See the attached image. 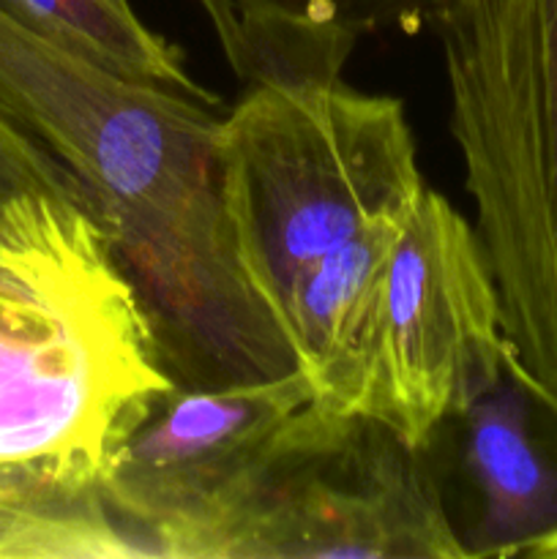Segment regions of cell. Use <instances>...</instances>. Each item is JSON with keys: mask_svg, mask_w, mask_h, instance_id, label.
Returning a JSON list of instances; mask_svg holds the SVG:
<instances>
[{"mask_svg": "<svg viewBox=\"0 0 557 559\" xmlns=\"http://www.w3.org/2000/svg\"><path fill=\"white\" fill-rule=\"evenodd\" d=\"M535 399V396H533ZM538 402V399H535ZM541 407L546 409V413L552 415V418L557 420V404L555 402H538ZM519 557H530V559H557V527L549 530L546 535H541L538 540H533V544L528 546V549L522 551Z\"/></svg>", "mask_w": 557, "mask_h": 559, "instance_id": "cell-14", "label": "cell"}, {"mask_svg": "<svg viewBox=\"0 0 557 559\" xmlns=\"http://www.w3.org/2000/svg\"><path fill=\"white\" fill-rule=\"evenodd\" d=\"M175 388L96 213L47 191L0 197V513L36 559H131L109 475Z\"/></svg>", "mask_w": 557, "mask_h": 559, "instance_id": "cell-2", "label": "cell"}, {"mask_svg": "<svg viewBox=\"0 0 557 559\" xmlns=\"http://www.w3.org/2000/svg\"><path fill=\"white\" fill-rule=\"evenodd\" d=\"M410 213L382 216L295 273L276 306V325L311 404L358 418L382 282Z\"/></svg>", "mask_w": 557, "mask_h": 559, "instance_id": "cell-8", "label": "cell"}, {"mask_svg": "<svg viewBox=\"0 0 557 559\" xmlns=\"http://www.w3.org/2000/svg\"><path fill=\"white\" fill-rule=\"evenodd\" d=\"M528 388L508 371L464 409V467L481 500L470 559L519 557L557 527V467L530 424Z\"/></svg>", "mask_w": 557, "mask_h": 559, "instance_id": "cell-10", "label": "cell"}, {"mask_svg": "<svg viewBox=\"0 0 557 559\" xmlns=\"http://www.w3.org/2000/svg\"><path fill=\"white\" fill-rule=\"evenodd\" d=\"M244 85L342 76L360 38L418 25L431 0H197Z\"/></svg>", "mask_w": 557, "mask_h": 559, "instance_id": "cell-9", "label": "cell"}, {"mask_svg": "<svg viewBox=\"0 0 557 559\" xmlns=\"http://www.w3.org/2000/svg\"><path fill=\"white\" fill-rule=\"evenodd\" d=\"M470 559L424 451L306 402L167 559Z\"/></svg>", "mask_w": 557, "mask_h": 559, "instance_id": "cell-5", "label": "cell"}, {"mask_svg": "<svg viewBox=\"0 0 557 559\" xmlns=\"http://www.w3.org/2000/svg\"><path fill=\"white\" fill-rule=\"evenodd\" d=\"M216 167L235 262L273 322L295 273L426 189L404 104L342 76L246 85Z\"/></svg>", "mask_w": 557, "mask_h": 559, "instance_id": "cell-4", "label": "cell"}, {"mask_svg": "<svg viewBox=\"0 0 557 559\" xmlns=\"http://www.w3.org/2000/svg\"><path fill=\"white\" fill-rule=\"evenodd\" d=\"M0 559H36L27 535L0 513Z\"/></svg>", "mask_w": 557, "mask_h": 559, "instance_id": "cell-13", "label": "cell"}, {"mask_svg": "<svg viewBox=\"0 0 557 559\" xmlns=\"http://www.w3.org/2000/svg\"><path fill=\"white\" fill-rule=\"evenodd\" d=\"M0 112L87 191L178 385L295 369L229 243L218 197V102L120 74L0 3Z\"/></svg>", "mask_w": 557, "mask_h": 559, "instance_id": "cell-1", "label": "cell"}, {"mask_svg": "<svg viewBox=\"0 0 557 559\" xmlns=\"http://www.w3.org/2000/svg\"><path fill=\"white\" fill-rule=\"evenodd\" d=\"M500 298L473 222L426 186L377 306L358 418L426 451L451 418L508 374Z\"/></svg>", "mask_w": 557, "mask_h": 559, "instance_id": "cell-6", "label": "cell"}, {"mask_svg": "<svg viewBox=\"0 0 557 559\" xmlns=\"http://www.w3.org/2000/svg\"><path fill=\"white\" fill-rule=\"evenodd\" d=\"M429 16L506 366L557 404V0H431Z\"/></svg>", "mask_w": 557, "mask_h": 559, "instance_id": "cell-3", "label": "cell"}, {"mask_svg": "<svg viewBox=\"0 0 557 559\" xmlns=\"http://www.w3.org/2000/svg\"><path fill=\"white\" fill-rule=\"evenodd\" d=\"M66 47L126 76L175 87L189 96L218 102L216 93L191 76L183 52L153 31L131 0H0Z\"/></svg>", "mask_w": 557, "mask_h": 559, "instance_id": "cell-11", "label": "cell"}, {"mask_svg": "<svg viewBox=\"0 0 557 559\" xmlns=\"http://www.w3.org/2000/svg\"><path fill=\"white\" fill-rule=\"evenodd\" d=\"M22 191H47V194L80 200L96 213L91 197L80 180L38 145L27 131L0 112V197L22 194Z\"/></svg>", "mask_w": 557, "mask_h": 559, "instance_id": "cell-12", "label": "cell"}, {"mask_svg": "<svg viewBox=\"0 0 557 559\" xmlns=\"http://www.w3.org/2000/svg\"><path fill=\"white\" fill-rule=\"evenodd\" d=\"M306 402L311 396L298 369L167 393L126 440L107 484L131 559H164L175 535Z\"/></svg>", "mask_w": 557, "mask_h": 559, "instance_id": "cell-7", "label": "cell"}]
</instances>
